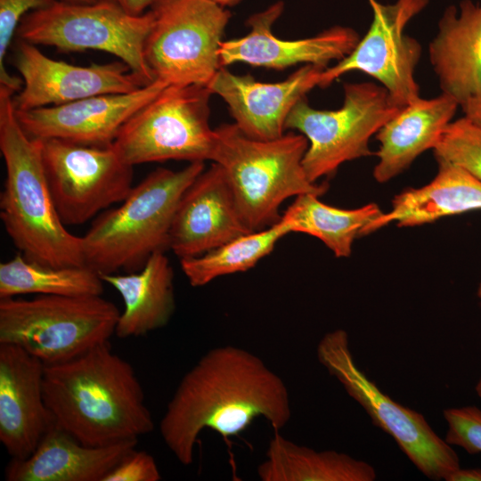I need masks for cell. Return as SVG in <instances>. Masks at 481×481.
<instances>
[{"instance_id":"cell-1","label":"cell","mask_w":481,"mask_h":481,"mask_svg":"<svg viewBox=\"0 0 481 481\" xmlns=\"http://www.w3.org/2000/svg\"><path fill=\"white\" fill-rule=\"evenodd\" d=\"M291 416L283 380L257 355L234 346L208 350L180 380L159 422L161 437L191 465L200 433L210 428L228 442L257 417L280 431Z\"/></svg>"},{"instance_id":"cell-2","label":"cell","mask_w":481,"mask_h":481,"mask_svg":"<svg viewBox=\"0 0 481 481\" xmlns=\"http://www.w3.org/2000/svg\"><path fill=\"white\" fill-rule=\"evenodd\" d=\"M44 394L54 424L85 445L138 440L154 428L134 367L109 341L45 364Z\"/></svg>"},{"instance_id":"cell-3","label":"cell","mask_w":481,"mask_h":481,"mask_svg":"<svg viewBox=\"0 0 481 481\" xmlns=\"http://www.w3.org/2000/svg\"><path fill=\"white\" fill-rule=\"evenodd\" d=\"M13 94L0 86V151L6 170L0 218L4 230L28 260L59 267L86 265L82 237L67 230L54 206L43 164L42 142L21 127Z\"/></svg>"},{"instance_id":"cell-4","label":"cell","mask_w":481,"mask_h":481,"mask_svg":"<svg viewBox=\"0 0 481 481\" xmlns=\"http://www.w3.org/2000/svg\"><path fill=\"white\" fill-rule=\"evenodd\" d=\"M204 162L180 170L159 167L117 208L106 209L82 236L85 265L103 274L139 271L151 255L169 249L170 230L178 202Z\"/></svg>"},{"instance_id":"cell-5","label":"cell","mask_w":481,"mask_h":481,"mask_svg":"<svg viewBox=\"0 0 481 481\" xmlns=\"http://www.w3.org/2000/svg\"><path fill=\"white\" fill-rule=\"evenodd\" d=\"M212 162L219 165L231 186L241 216L250 231L277 223L281 205L289 198L322 196L327 184L311 182L303 167L308 141L289 133L272 140L245 135L234 123L215 129Z\"/></svg>"},{"instance_id":"cell-6","label":"cell","mask_w":481,"mask_h":481,"mask_svg":"<svg viewBox=\"0 0 481 481\" xmlns=\"http://www.w3.org/2000/svg\"><path fill=\"white\" fill-rule=\"evenodd\" d=\"M119 314L102 296L0 298V343L18 346L45 364L62 363L109 341Z\"/></svg>"},{"instance_id":"cell-7","label":"cell","mask_w":481,"mask_h":481,"mask_svg":"<svg viewBox=\"0 0 481 481\" xmlns=\"http://www.w3.org/2000/svg\"><path fill=\"white\" fill-rule=\"evenodd\" d=\"M151 24L150 10L132 15L110 0L92 4L54 0L26 14L16 35L20 40L65 53L97 50L110 53L149 85L156 80L144 57Z\"/></svg>"},{"instance_id":"cell-8","label":"cell","mask_w":481,"mask_h":481,"mask_svg":"<svg viewBox=\"0 0 481 481\" xmlns=\"http://www.w3.org/2000/svg\"><path fill=\"white\" fill-rule=\"evenodd\" d=\"M207 86H167L123 125L112 147L135 167L166 160H212L215 129L209 126Z\"/></svg>"},{"instance_id":"cell-9","label":"cell","mask_w":481,"mask_h":481,"mask_svg":"<svg viewBox=\"0 0 481 481\" xmlns=\"http://www.w3.org/2000/svg\"><path fill=\"white\" fill-rule=\"evenodd\" d=\"M316 354L319 363L362 406L371 422L395 440L425 477L435 481L446 480L461 468L457 452L434 431L420 412L395 402L358 367L345 330L324 334L318 342Z\"/></svg>"},{"instance_id":"cell-10","label":"cell","mask_w":481,"mask_h":481,"mask_svg":"<svg viewBox=\"0 0 481 481\" xmlns=\"http://www.w3.org/2000/svg\"><path fill=\"white\" fill-rule=\"evenodd\" d=\"M402 108L381 85L346 83L342 107L317 110L304 97L289 112L285 128L306 137L303 167L308 179L317 183L343 163L372 155L371 137Z\"/></svg>"},{"instance_id":"cell-11","label":"cell","mask_w":481,"mask_h":481,"mask_svg":"<svg viewBox=\"0 0 481 481\" xmlns=\"http://www.w3.org/2000/svg\"><path fill=\"white\" fill-rule=\"evenodd\" d=\"M144 57L168 86H207L221 67L219 50L231 12L212 0H153Z\"/></svg>"},{"instance_id":"cell-12","label":"cell","mask_w":481,"mask_h":481,"mask_svg":"<svg viewBox=\"0 0 481 481\" xmlns=\"http://www.w3.org/2000/svg\"><path fill=\"white\" fill-rule=\"evenodd\" d=\"M52 198L61 222L83 224L122 202L134 187V167L110 146L40 139Z\"/></svg>"},{"instance_id":"cell-13","label":"cell","mask_w":481,"mask_h":481,"mask_svg":"<svg viewBox=\"0 0 481 481\" xmlns=\"http://www.w3.org/2000/svg\"><path fill=\"white\" fill-rule=\"evenodd\" d=\"M372 21L354 50L334 66L323 69L319 86H330L346 72L366 73L384 86L400 107L420 98L414 73L421 55V45L404 34L408 22L420 13L428 0H396L381 4L369 0Z\"/></svg>"},{"instance_id":"cell-14","label":"cell","mask_w":481,"mask_h":481,"mask_svg":"<svg viewBox=\"0 0 481 481\" xmlns=\"http://www.w3.org/2000/svg\"><path fill=\"white\" fill-rule=\"evenodd\" d=\"M12 64L22 81L13 94L16 110L57 106L108 94H126L144 86L122 62L72 65L44 54L37 45L18 39Z\"/></svg>"},{"instance_id":"cell-15","label":"cell","mask_w":481,"mask_h":481,"mask_svg":"<svg viewBox=\"0 0 481 481\" xmlns=\"http://www.w3.org/2000/svg\"><path fill=\"white\" fill-rule=\"evenodd\" d=\"M168 85L152 83L126 94H99L62 105L16 110L19 123L34 139H61L110 146L123 125Z\"/></svg>"},{"instance_id":"cell-16","label":"cell","mask_w":481,"mask_h":481,"mask_svg":"<svg viewBox=\"0 0 481 481\" xmlns=\"http://www.w3.org/2000/svg\"><path fill=\"white\" fill-rule=\"evenodd\" d=\"M283 9L282 1L273 3L248 19L249 34L223 40L219 50L221 67L240 62L275 69L299 63L328 68L330 61H339L348 55L360 40L355 29L344 26L331 27L307 38H279L273 34L272 27Z\"/></svg>"},{"instance_id":"cell-17","label":"cell","mask_w":481,"mask_h":481,"mask_svg":"<svg viewBox=\"0 0 481 481\" xmlns=\"http://www.w3.org/2000/svg\"><path fill=\"white\" fill-rule=\"evenodd\" d=\"M250 232L224 170L213 162L183 193L170 230L169 249L179 259L197 257Z\"/></svg>"},{"instance_id":"cell-18","label":"cell","mask_w":481,"mask_h":481,"mask_svg":"<svg viewBox=\"0 0 481 481\" xmlns=\"http://www.w3.org/2000/svg\"><path fill=\"white\" fill-rule=\"evenodd\" d=\"M324 69L306 64L282 81L265 83L222 67L207 86L224 101L234 124L245 135L272 140L284 135L289 112L309 91L319 86Z\"/></svg>"},{"instance_id":"cell-19","label":"cell","mask_w":481,"mask_h":481,"mask_svg":"<svg viewBox=\"0 0 481 481\" xmlns=\"http://www.w3.org/2000/svg\"><path fill=\"white\" fill-rule=\"evenodd\" d=\"M45 365L18 346L0 343V441L12 459L32 454L54 424L45 400Z\"/></svg>"},{"instance_id":"cell-20","label":"cell","mask_w":481,"mask_h":481,"mask_svg":"<svg viewBox=\"0 0 481 481\" xmlns=\"http://www.w3.org/2000/svg\"><path fill=\"white\" fill-rule=\"evenodd\" d=\"M137 442L88 446L53 424L32 454L11 460L4 477L8 481H102Z\"/></svg>"},{"instance_id":"cell-21","label":"cell","mask_w":481,"mask_h":481,"mask_svg":"<svg viewBox=\"0 0 481 481\" xmlns=\"http://www.w3.org/2000/svg\"><path fill=\"white\" fill-rule=\"evenodd\" d=\"M428 53L442 93L461 105L481 92V3L448 6Z\"/></svg>"},{"instance_id":"cell-22","label":"cell","mask_w":481,"mask_h":481,"mask_svg":"<svg viewBox=\"0 0 481 481\" xmlns=\"http://www.w3.org/2000/svg\"><path fill=\"white\" fill-rule=\"evenodd\" d=\"M458 107L459 102L444 93L431 99L420 97L404 106L376 134L379 149L374 179L385 183L425 151L433 150Z\"/></svg>"},{"instance_id":"cell-23","label":"cell","mask_w":481,"mask_h":481,"mask_svg":"<svg viewBox=\"0 0 481 481\" xmlns=\"http://www.w3.org/2000/svg\"><path fill=\"white\" fill-rule=\"evenodd\" d=\"M437 165L433 180L395 196L390 210L372 221L362 236L390 223L399 227H414L445 216L481 210V180L456 165L444 161Z\"/></svg>"},{"instance_id":"cell-24","label":"cell","mask_w":481,"mask_h":481,"mask_svg":"<svg viewBox=\"0 0 481 481\" xmlns=\"http://www.w3.org/2000/svg\"><path fill=\"white\" fill-rule=\"evenodd\" d=\"M101 278L119 293L124 303L115 329L117 337L144 336L166 326L174 314V272L165 252L151 255L139 271Z\"/></svg>"},{"instance_id":"cell-25","label":"cell","mask_w":481,"mask_h":481,"mask_svg":"<svg viewBox=\"0 0 481 481\" xmlns=\"http://www.w3.org/2000/svg\"><path fill=\"white\" fill-rule=\"evenodd\" d=\"M257 475L263 481H373L368 462L334 450L317 452L297 444L274 431Z\"/></svg>"},{"instance_id":"cell-26","label":"cell","mask_w":481,"mask_h":481,"mask_svg":"<svg viewBox=\"0 0 481 481\" xmlns=\"http://www.w3.org/2000/svg\"><path fill=\"white\" fill-rule=\"evenodd\" d=\"M320 196L306 193L295 200L281 215L290 232H301L319 239L337 257H348L355 240L383 211L376 203L356 208L330 206Z\"/></svg>"},{"instance_id":"cell-27","label":"cell","mask_w":481,"mask_h":481,"mask_svg":"<svg viewBox=\"0 0 481 481\" xmlns=\"http://www.w3.org/2000/svg\"><path fill=\"white\" fill-rule=\"evenodd\" d=\"M104 281L87 265L51 266L21 253L0 264V298L38 294L102 296Z\"/></svg>"},{"instance_id":"cell-28","label":"cell","mask_w":481,"mask_h":481,"mask_svg":"<svg viewBox=\"0 0 481 481\" xmlns=\"http://www.w3.org/2000/svg\"><path fill=\"white\" fill-rule=\"evenodd\" d=\"M289 233V224L281 216L267 228L240 235L202 255L180 259L181 269L192 287L205 286L216 278L254 267Z\"/></svg>"},{"instance_id":"cell-29","label":"cell","mask_w":481,"mask_h":481,"mask_svg":"<svg viewBox=\"0 0 481 481\" xmlns=\"http://www.w3.org/2000/svg\"><path fill=\"white\" fill-rule=\"evenodd\" d=\"M433 152L436 162L456 165L481 180V127L466 117L449 123Z\"/></svg>"},{"instance_id":"cell-30","label":"cell","mask_w":481,"mask_h":481,"mask_svg":"<svg viewBox=\"0 0 481 481\" xmlns=\"http://www.w3.org/2000/svg\"><path fill=\"white\" fill-rule=\"evenodd\" d=\"M54 0H0V86L18 93L23 86L21 77L11 75L5 58L17 29L26 14Z\"/></svg>"},{"instance_id":"cell-31","label":"cell","mask_w":481,"mask_h":481,"mask_svg":"<svg viewBox=\"0 0 481 481\" xmlns=\"http://www.w3.org/2000/svg\"><path fill=\"white\" fill-rule=\"evenodd\" d=\"M443 415L447 424L446 443L469 454L481 453V409L475 405L451 407Z\"/></svg>"},{"instance_id":"cell-32","label":"cell","mask_w":481,"mask_h":481,"mask_svg":"<svg viewBox=\"0 0 481 481\" xmlns=\"http://www.w3.org/2000/svg\"><path fill=\"white\" fill-rule=\"evenodd\" d=\"M161 474L154 457L135 448L127 452L102 481H159Z\"/></svg>"},{"instance_id":"cell-33","label":"cell","mask_w":481,"mask_h":481,"mask_svg":"<svg viewBox=\"0 0 481 481\" xmlns=\"http://www.w3.org/2000/svg\"><path fill=\"white\" fill-rule=\"evenodd\" d=\"M464 117L481 127V92L462 102Z\"/></svg>"},{"instance_id":"cell-34","label":"cell","mask_w":481,"mask_h":481,"mask_svg":"<svg viewBox=\"0 0 481 481\" xmlns=\"http://www.w3.org/2000/svg\"><path fill=\"white\" fill-rule=\"evenodd\" d=\"M119 5L124 11L132 15H141L146 12L153 0H110Z\"/></svg>"},{"instance_id":"cell-35","label":"cell","mask_w":481,"mask_h":481,"mask_svg":"<svg viewBox=\"0 0 481 481\" xmlns=\"http://www.w3.org/2000/svg\"><path fill=\"white\" fill-rule=\"evenodd\" d=\"M445 481H481V469H461L453 471Z\"/></svg>"},{"instance_id":"cell-36","label":"cell","mask_w":481,"mask_h":481,"mask_svg":"<svg viewBox=\"0 0 481 481\" xmlns=\"http://www.w3.org/2000/svg\"><path fill=\"white\" fill-rule=\"evenodd\" d=\"M223 7L233 6L237 4L240 0H212Z\"/></svg>"},{"instance_id":"cell-37","label":"cell","mask_w":481,"mask_h":481,"mask_svg":"<svg viewBox=\"0 0 481 481\" xmlns=\"http://www.w3.org/2000/svg\"><path fill=\"white\" fill-rule=\"evenodd\" d=\"M61 1L69 2V3H78V4H92V3L98 2L100 0H61Z\"/></svg>"},{"instance_id":"cell-38","label":"cell","mask_w":481,"mask_h":481,"mask_svg":"<svg viewBox=\"0 0 481 481\" xmlns=\"http://www.w3.org/2000/svg\"><path fill=\"white\" fill-rule=\"evenodd\" d=\"M475 390H476V393H477V396L481 400V376H480L478 381L476 384Z\"/></svg>"},{"instance_id":"cell-39","label":"cell","mask_w":481,"mask_h":481,"mask_svg":"<svg viewBox=\"0 0 481 481\" xmlns=\"http://www.w3.org/2000/svg\"><path fill=\"white\" fill-rule=\"evenodd\" d=\"M477 295L478 298L481 300V280H480L478 287H477Z\"/></svg>"}]
</instances>
